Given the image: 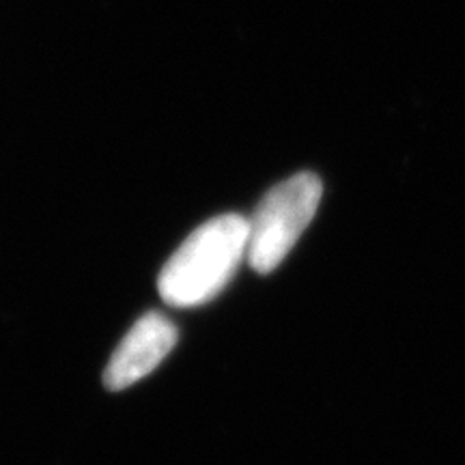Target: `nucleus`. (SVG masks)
Returning <instances> with one entry per match:
<instances>
[{"instance_id":"nucleus-2","label":"nucleus","mask_w":465,"mask_h":465,"mask_svg":"<svg viewBox=\"0 0 465 465\" xmlns=\"http://www.w3.org/2000/svg\"><path fill=\"white\" fill-rule=\"evenodd\" d=\"M322 194V179L312 173L293 174L267 192L248 220L246 261L254 272L270 274L282 263L315 218Z\"/></svg>"},{"instance_id":"nucleus-1","label":"nucleus","mask_w":465,"mask_h":465,"mask_svg":"<svg viewBox=\"0 0 465 465\" xmlns=\"http://www.w3.org/2000/svg\"><path fill=\"white\" fill-rule=\"evenodd\" d=\"M248 252V220L223 213L185 237L158 278L162 300L173 308H196L223 291Z\"/></svg>"},{"instance_id":"nucleus-3","label":"nucleus","mask_w":465,"mask_h":465,"mask_svg":"<svg viewBox=\"0 0 465 465\" xmlns=\"http://www.w3.org/2000/svg\"><path fill=\"white\" fill-rule=\"evenodd\" d=\"M177 339V325L162 312L149 311L132 325L125 339L114 349L104 371V386L119 392L144 380L173 351Z\"/></svg>"}]
</instances>
